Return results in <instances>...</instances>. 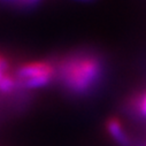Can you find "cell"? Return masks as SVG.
<instances>
[{
	"label": "cell",
	"mask_w": 146,
	"mask_h": 146,
	"mask_svg": "<svg viewBox=\"0 0 146 146\" xmlns=\"http://www.w3.org/2000/svg\"><path fill=\"white\" fill-rule=\"evenodd\" d=\"M9 68H11V64H9L8 59L4 54L0 53V70H1L4 74H7Z\"/></svg>",
	"instance_id": "6"
},
{
	"label": "cell",
	"mask_w": 146,
	"mask_h": 146,
	"mask_svg": "<svg viewBox=\"0 0 146 146\" xmlns=\"http://www.w3.org/2000/svg\"><path fill=\"white\" fill-rule=\"evenodd\" d=\"M14 76L19 81L37 77V76H55V67L51 61H33L19 66Z\"/></svg>",
	"instance_id": "2"
},
{
	"label": "cell",
	"mask_w": 146,
	"mask_h": 146,
	"mask_svg": "<svg viewBox=\"0 0 146 146\" xmlns=\"http://www.w3.org/2000/svg\"><path fill=\"white\" fill-rule=\"evenodd\" d=\"M84 1H89V0H84Z\"/></svg>",
	"instance_id": "9"
},
{
	"label": "cell",
	"mask_w": 146,
	"mask_h": 146,
	"mask_svg": "<svg viewBox=\"0 0 146 146\" xmlns=\"http://www.w3.org/2000/svg\"><path fill=\"white\" fill-rule=\"evenodd\" d=\"M4 75H5V74H4V72H3L1 70H0V80H1V77H3Z\"/></svg>",
	"instance_id": "8"
},
{
	"label": "cell",
	"mask_w": 146,
	"mask_h": 146,
	"mask_svg": "<svg viewBox=\"0 0 146 146\" xmlns=\"http://www.w3.org/2000/svg\"><path fill=\"white\" fill-rule=\"evenodd\" d=\"M106 129L109 136L114 141L119 144V146H145L141 143H136L124 130L122 123L116 117H111L106 122Z\"/></svg>",
	"instance_id": "3"
},
{
	"label": "cell",
	"mask_w": 146,
	"mask_h": 146,
	"mask_svg": "<svg viewBox=\"0 0 146 146\" xmlns=\"http://www.w3.org/2000/svg\"><path fill=\"white\" fill-rule=\"evenodd\" d=\"M130 106L135 112L140 114L146 119V91L136 96L133 99L130 100Z\"/></svg>",
	"instance_id": "5"
},
{
	"label": "cell",
	"mask_w": 146,
	"mask_h": 146,
	"mask_svg": "<svg viewBox=\"0 0 146 146\" xmlns=\"http://www.w3.org/2000/svg\"><path fill=\"white\" fill-rule=\"evenodd\" d=\"M54 67V81L66 93L74 97H88L94 93L106 75V64L102 58L89 50L69 53L59 59Z\"/></svg>",
	"instance_id": "1"
},
{
	"label": "cell",
	"mask_w": 146,
	"mask_h": 146,
	"mask_svg": "<svg viewBox=\"0 0 146 146\" xmlns=\"http://www.w3.org/2000/svg\"><path fill=\"white\" fill-rule=\"evenodd\" d=\"M17 1L23 6H32L35 4H37L38 1H40V0H17Z\"/></svg>",
	"instance_id": "7"
},
{
	"label": "cell",
	"mask_w": 146,
	"mask_h": 146,
	"mask_svg": "<svg viewBox=\"0 0 146 146\" xmlns=\"http://www.w3.org/2000/svg\"><path fill=\"white\" fill-rule=\"evenodd\" d=\"M17 90V82L14 74L7 72L0 80V94L8 96Z\"/></svg>",
	"instance_id": "4"
}]
</instances>
